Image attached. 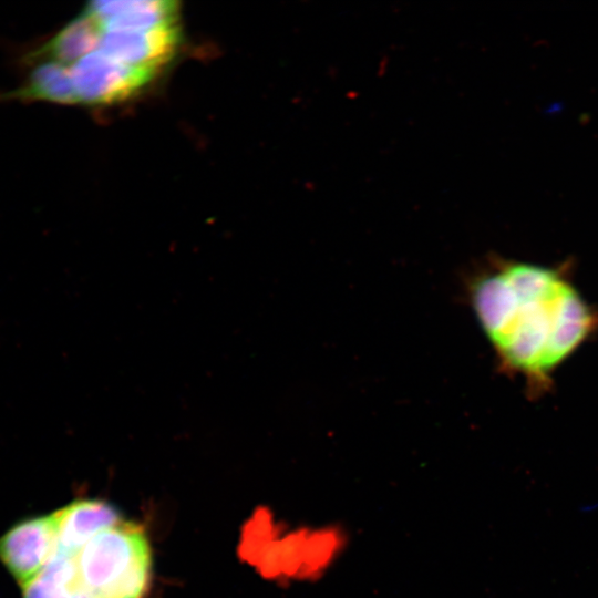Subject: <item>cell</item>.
I'll return each instance as SVG.
<instances>
[{
	"instance_id": "cell-1",
	"label": "cell",
	"mask_w": 598,
	"mask_h": 598,
	"mask_svg": "<svg viewBox=\"0 0 598 598\" xmlns=\"http://www.w3.org/2000/svg\"><path fill=\"white\" fill-rule=\"evenodd\" d=\"M471 300L502 365L533 392L598 329V312L563 268L498 264L475 279Z\"/></svg>"
},
{
	"instance_id": "cell-2",
	"label": "cell",
	"mask_w": 598,
	"mask_h": 598,
	"mask_svg": "<svg viewBox=\"0 0 598 598\" xmlns=\"http://www.w3.org/2000/svg\"><path fill=\"white\" fill-rule=\"evenodd\" d=\"M54 548L61 598H143L147 591L151 547L136 523L120 520L76 550Z\"/></svg>"
},
{
	"instance_id": "cell-3",
	"label": "cell",
	"mask_w": 598,
	"mask_h": 598,
	"mask_svg": "<svg viewBox=\"0 0 598 598\" xmlns=\"http://www.w3.org/2000/svg\"><path fill=\"white\" fill-rule=\"evenodd\" d=\"M261 567L275 579L316 584L348 551L350 537L339 523L315 522L282 528L272 518L259 530Z\"/></svg>"
},
{
	"instance_id": "cell-4",
	"label": "cell",
	"mask_w": 598,
	"mask_h": 598,
	"mask_svg": "<svg viewBox=\"0 0 598 598\" xmlns=\"http://www.w3.org/2000/svg\"><path fill=\"white\" fill-rule=\"evenodd\" d=\"M78 104L110 105L144 90L158 70L120 62L99 49L70 66Z\"/></svg>"
},
{
	"instance_id": "cell-5",
	"label": "cell",
	"mask_w": 598,
	"mask_h": 598,
	"mask_svg": "<svg viewBox=\"0 0 598 598\" xmlns=\"http://www.w3.org/2000/svg\"><path fill=\"white\" fill-rule=\"evenodd\" d=\"M56 534L54 511L22 519L0 536V563L20 588L29 584L48 561Z\"/></svg>"
},
{
	"instance_id": "cell-6",
	"label": "cell",
	"mask_w": 598,
	"mask_h": 598,
	"mask_svg": "<svg viewBox=\"0 0 598 598\" xmlns=\"http://www.w3.org/2000/svg\"><path fill=\"white\" fill-rule=\"evenodd\" d=\"M179 43V28L171 25L146 31H105L97 49L120 62L159 71Z\"/></svg>"
},
{
	"instance_id": "cell-7",
	"label": "cell",
	"mask_w": 598,
	"mask_h": 598,
	"mask_svg": "<svg viewBox=\"0 0 598 598\" xmlns=\"http://www.w3.org/2000/svg\"><path fill=\"white\" fill-rule=\"evenodd\" d=\"M84 12L94 19L102 32L146 31L176 25L179 3L172 0H99Z\"/></svg>"
},
{
	"instance_id": "cell-8",
	"label": "cell",
	"mask_w": 598,
	"mask_h": 598,
	"mask_svg": "<svg viewBox=\"0 0 598 598\" xmlns=\"http://www.w3.org/2000/svg\"><path fill=\"white\" fill-rule=\"evenodd\" d=\"M55 513V547L63 550L81 548L97 533L122 520L115 507L100 499H76Z\"/></svg>"
},
{
	"instance_id": "cell-9",
	"label": "cell",
	"mask_w": 598,
	"mask_h": 598,
	"mask_svg": "<svg viewBox=\"0 0 598 598\" xmlns=\"http://www.w3.org/2000/svg\"><path fill=\"white\" fill-rule=\"evenodd\" d=\"M102 30L99 23L83 12L70 21L47 43L32 53L28 61H55L71 66L99 47Z\"/></svg>"
},
{
	"instance_id": "cell-10",
	"label": "cell",
	"mask_w": 598,
	"mask_h": 598,
	"mask_svg": "<svg viewBox=\"0 0 598 598\" xmlns=\"http://www.w3.org/2000/svg\"><path fill=\"white\" fill-rule=\"evenodd\" d=\"M25 82L7 97L40 100L58 104H78L70 66L55 61L35 62Z\"/></svg>"
}]
</instances>
